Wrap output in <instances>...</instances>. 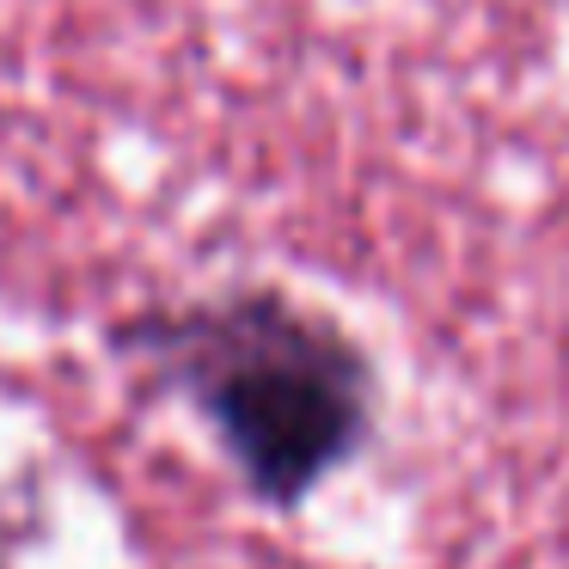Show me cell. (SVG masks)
Instances as JSON below:
<instances>
[{
    "mask_svg": "<svg viewBox=\"0 0 569 569\" xmlns=\"http://www.w3.org/2000/svg\"><path fill=\"white\" fill-rule=\"evenodd\" d=\"M148 343L270 496H295L356 441V349L288 300L239 295L227 307H197L184 319H160Z\"/></svg>",
    "mask_w": 569,
    "mask_h": 569,
    "instance_id": "6da1fadb",
    "label": "cell"
}]
</instances>
